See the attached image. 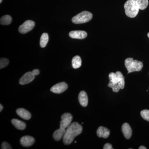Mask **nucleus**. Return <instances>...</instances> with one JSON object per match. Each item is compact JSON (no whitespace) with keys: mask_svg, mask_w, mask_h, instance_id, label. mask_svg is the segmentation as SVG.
Here are the masks:
<instances>
[{"mask_svg":"<svg viewBox=\"0 0 149 149\" xmlns=\"http://www.w3.org/2000/svg\"><path fill=\"white\" fill-rule=\"evenodd\" d=\"M83 128L77 122H74L71 123L67 128L66 131L63 137V143L65 145H69L74 141V138L81 133Z\"/></svg>","mask_w":149,"mask_h":149,"instance_id":"1","label":"nucleus"},{"mask_svg":"<svg viewBox=\"0 0 149 149\" xmlns=\"http://www.w3.org/2000/svg\"><path fill=\"white\" fill-rule=\"evenodd\" d=\"M1 149H11L12 148H11L9 144L7 142H3L1 145Z\"/></svg>","mask_w":149,"mask_h":149,"instance_id":"24","label":"nucleus"},{"mask_svg":"<svg viewBox=\"0 0 149 149\" xmlns=\"http://www.w3.org/2000/svg\"><path fill=\"white\" fill-rule=\"evenodd\" d=\"M141 116L147 121H149V110L145 109L142 110L141 112Z\"/></svg>","mask_w":149,"mask_h":149,"instance_id":"22","label":"nucleus"},{"mask_svg":"<svg viewBox=\"0 0 149 149\" xmlns=\"http://www.w3.org/2000/svg\"><path fill=\"white\" fill-rule=\"evenodd\" d=\"M147 148L144 146H141L139 148V149H146Z\"/></svg>","mask_w":149,"mask_h":149,"instance_id":"27","label":"nucleus"},{"mask_svg":"<svg viewBox=\"0 0 149 149\" xmlns=\"http://www.w3.org/2000/svg\"><path fill=\"white\" fill-rule=\"evenodd\" d=\"M3 109V106L1 104V105H0V111H2V110Z\"/></svg>","mask_w":149,"mask_h":149,"instance_id":"28","label":"nucleus"},{"mask_svg":"<svg viewBox=\"0 0 149 149\" xmlns=\"http://www.w3.org/2000/svg\"><path fill=\"white\" fill-rule=\"evenodd\" d=\"M17 114L24 120H29L31 117V114L29 112L23 108H19L16 110Z\"/></svg>","mask_w":149,"mask_h":149,"instance_id":"15","label":"nucleus"},{"mask_svg":"<svg viewBox=\"0 0 149 149\" xmlns=\"http://www.w3.org/2000/svg\"><path fill=\"white\" fill-rule=\"evenodd\" d=\"M12 22L11 17L10 15H6L1 17L0 23L2 25H9Z\"/></svg>","mask_w":149,"mask_h":149,"instance_id":"20","label":"nucleus"},{"mask_svg":"<svg viewBox=\"0 0 149 149\" xmlns=\"http://www.w3.org/2000/svg\"><path fill=\"white\" fill-rule=\"evenodd\" d=\"M125 65L128 70V74L136 71H141L143 67L142 62L134 60L132 58H128L125 60Z\"/></svg>","mask_w":149,"mask_h":149,"instance_id":"3","label":"nucleus"},{"mask_svg":"<svg viewBox=\"0 0 149 149\" xmlns=\"http://www.w3.org/2000/svg\"><path fill=\"white\" fill-rule=\"evenodd\" d=\"M109 82L114 84H118L120 89L122 90L125 86V78L122 73L120 71H116L115 73L111 72L109 75Z\"/></svg>","mask_w":149,"mask_h":149,"instance_id":"5","label":"nucleus"},{"mask_svg":"<svg viewBox=\"0 0 149 149\" xmlns=\"http://www.w3.org/2000/svg\"><path fill=\"white\" fill-rule=\"evenodd\" d=\"M92 18L93 15L91 13L84 11L72 17V21L74 24H83L90 21Z\"/></svg>","mask_w":149,"mask_h":149,"instance_id":"4","label":"nucleus"},{"mask_svg":"<svg viewBox=\"0 0 149 149\" xmlns=\"http://www.w3.org/2000/svg\"><path fill=\"white\" fill-rule=\"evenodd\" d=\"M48 42H49V35L47 33H43L40 38V45L41 47H45L47 46Z\"/></svg>","mask_w":149,"mask_h":149,"instance_id":"19","label":"nucleus"},{"mask_svg":"<svg viewBox=\"0 0 149 149\" xmlns=\"http://www.w3.org/2000/svg\"><path fill=\"white\" fill-rule=\"evenodd\" d=\"M35 139L33 137L28 136H23L20 140L22 146L25 147L31 146L35 143Z\"/></svg>","mask_w":149,"mask_h":149,"instance_id":"11","label":"nucleus"},{"mask_svg":"<svg viewBox=\"0 0 149 149\" xmlns=\"http://www.w3.org/2000/svg\"><path fill=\"white\" fill-rule=\"evenodd\" d=\"M136 1L139 6V8L141 10H143L146 8L148 5V0H136Z\"/></svg>","mask_w":149,"mask_h":149,"instance_id":"21","label":"nucleus"},{"mask_svg":"<svg viewBox=\"0 0 149 149\" xmlns=\"http://www.w3.org/2000/svg\"><path fill=\"white\" fill-rule=\"evenodd\" d=\"M78 100L80 104L83 107L87 106L88 104V97L87 93L84 91H82L78 95Z\"/></svg>","mask_w":149,"mask_h":149,"instance_id":"14","label":"nucleus"},{"mask_svg":"<svg viewBox=\"0 0 149 149\" xmlns=\"http://www.w3.org/2000/svg\"><path fill=\"white\" fill-rule=\"evenodd\" d=\"M13 125L18 130H23L26 128V124L23 121L17 119H13L11 120Z\"/></svg>","mask_w":149,"mask_h":149,"instance_id":"17","label":"nucleus"},{"mask_svg":"<svg viewBox=\"0 0 149 149\" xmlns=\"http://www.w3.org/2000/svg\"><path fill=\"white\" fill-rule=\"evenodd\" d=\"M72 65L74 69L79 68L82 65V60L79 56H76L72 59Z\"/></svg>","mask_w":149,"mask_h":149,"instance_id":"18","label":"nucleus"},{"mask_svg":"<svg viewBox=\"0 0 149 149\" xmlns=\"http://www.w3.org/2000/svg\"><path fill=\"white\" fill-rule=\"evenodd\" d=\"M109 129L103 126H100L98 128L97 131V136L99 138H103L104 139H107L108 138L110 135Z\"/></svg>","mask_w":149,"mask_h":149,"instance_id":"13","label":"nucleus"},{"mask_svg":"<svg viewBox=\"0 0 149 149\" xmlns=\"http://www.w3.org/2000/svg\"><path fill=\"white\" fill-rule=\"evenodd\" d=\"M2 1V0H0V3H1Z\"/></svg>","mask_w":149,"mask_h":149,"instance_id":"30","label":"nucleus"},{"mask_svg":"<svg viewBox=\"0 0 149 149\" xmlns=\"http://www.w3.org/2000/svg\"><path fill=\"white\" fill-rule=\"evenodd\" d=\"M124 7L125 14L130 18L136 17L140 10L136 0H128L124 4Z\"/></svg>","mask_w":149,"mask_h":149,"instance_id":"2","label":"nucleus"},{"mask_svg":"<svg viewBox=\"0 0 149 149\" xmlns=\"http://www.w3.org/2000/svg\"><path fill=\"white\" fill-rule=\"evenodd\" d=\"M9 60L6 58H1L0 60V68H4L8 65Z\"/></svg>","mask_w":149,"mask_h":149,"instance_id":"23","label":"nucleus"},{"mask_svg":"<svg viewBox=\"0 0 149 149\" xmlns=\"http://www.w3.org/2000/svg\"><path fill=\"white\" fill-rule=\"evenodd\" d=\"M60 128L66 129L71 124L72 119V115L70 113H65L61 116Z\"/></svg>","mask_w":149,"mask_h":149,"instance_id":"7","label":"nucleus"},{"mask_svg":"<svg viewBox=\"0 0 149 149\" xmlns=\"http://www.w3.org/2000/svg\"><path fill=\"white\" fill-rule=\"evenodd\" d=\"M68 88L67 84L65 82L57 83L51 88L50 91L56 94H61L64 92Z\"/></svg>","mask_w":149,"mask_h":149,"instance_id":"8","label":"nucleus"},{"mask_svg":"<svg viewBox=\"0 0 149 149\" xmlns=\"http://www.w3.org/2000/svg\"><path fill=\"white\" fill-rule=\"evenodd\" d=\"M122 133L125 139H129L132 135V130L130 125L127 123H123L121 127Z\"/></svg>","mask_w":149,"mask_h":149,"instance_id":"12","label":"nucleus"},{"mask_svg":"<svg viewBox=\"0 0 149 149\" xmlns=\"http://www.w3.org/2000/svg\"><path fill=\"white\" fill-rule=\"evenodd\" d=\"M35 26V23L32 20H28L24 22L19 27L18 31L21 34H26L31 31Z\"/></svg>","mask_w":149,"mask_h":149,"instance_id":"6","label":"nucleus"},{"mask_svg":"<svg viewBox=\"0 0 149 149\" xmlns=\"http://www.w3.org/2000/svg\"><path fill=\"white\" fill-rule=\"evenodd\" d=\"M104 149H112V147L111 144L110 143H106L105 144L103 147Z\"/></svg>","mask_w":149,"mask_h":149,"instance_id":"25","label":"nucleus"},{"mask_svg":"<svg viewBox=\"0 0 149 149\" xmlns=\"http://www.w3.org/2000/svg\"><path fill=\"white\" fill-rule=\"evenodd\" d=\"M66 131V129L60 128L58 130H55L53 135V137L56 141H58L63 138L65 133Z\"/></svg>","mask_w":149,"mask_h":149,"instance_id":"16","label":"nucleus"},{"mask_svg":"<svg viewBox=\"0 0 149 149\" xmlns=\"http://www.w3.org/2000/svg\"><path fill=\"white\" fill-rule=\"evenodd\" d=\"M148 37H149V33H148Z\"/></svg>","mask_w":149,"mask_h":149,"instance_id":"29","label":"nucleus"},{"mask_svg":"<svg viewBox=\"0 0 149 149\" xmlns=\"http://www.w3.org/2000/svg\"><path fill=\"white\" fill-rule=\"evenodd\" d=\"M69 36L73 39H85L87 37V32L81 30H75L71 31L69 33Z\"/></svg>","mask_w":149,"mask_h":149,"instance_id":"10","label":"nucleus"},{"mask_svg":"<svg viewBox=\"0 0 149 149\" xmlns=\"http://www.w3.org/2000/svg\"><path fill=\"white\" fill-rule=\"evenodd\" d=\"M35 78V75L32 72H26L19 79V83L21 85H26L32 82Z\"/></svg>","mask_w":149,"mask_h":149,"instance_id":"9","label":"nucleus"},{"mask_svg":"<svg viewBox=\"0 0 149 149\" xmlns=\"http://www.w3.org/2000/svg\"><path fill=\"white\" fill-rule=\"evenodd\" d=\"M32 73L34 74V75L36 76V75H38V74H40V70L38 69H35L34 70H32Z\"/></svg>","mask_w":149,"mask_h":149,"instance_id":"26","label":"nucleus"}]
</instances>
